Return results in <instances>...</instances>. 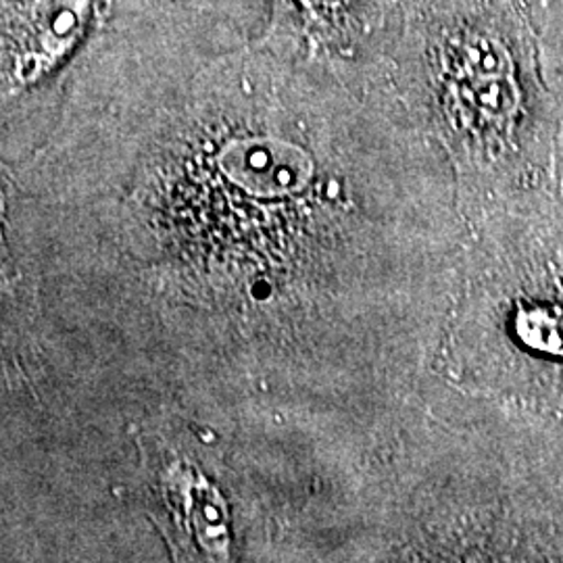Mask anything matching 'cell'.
<instances>
[{
  "label": "cell",
  "instance_id": "6da1fadb",
  "mask_svg": "<svg viewBox=\"0 0 563 563\" xmlns=\"http://www.w3.org/2000/svg\"><path fill=\"white\" fill-rule=\"evenodd\" d=\"M467 272L460 376L563 420V201L534 192L486 213Z\"/></svg>",
  "mask_w": 563,
  "mask_h": 563
},
{
  "label": "cell",
  "instance_id": "3957f363",
  "mask_svg": "<svg viewBox=\"0 0 563 563\" xmlns=\"http://www.w3.org/2000/svg\"><path fill=\"white\" fill-rule=\"evenodd\" d=\"M282 153H278V144L251 142L232 148L223 163L232 176L246 181L249 186L257 190L280 192L290 190L299 178H305L307 172V162L299 153H295V148H290L286 157H282Z\"/></svg>",
  "mask_w": 563,
  "mask_h": 563
},
{
  "label": "cell",
  "instance_id": "7a4b0ae2",
  "mask_svg": "<svg viewBox=\"0 0 563 563\" xmlns=\"http://www.w3.org/2000/svg\"><path fill=\"white\" fill-rule=\"evenodd\" d=\"M90 0H27L13 21L15 74L21 81L44 76L78 42Z\"/></svg>",
  "mask_w": 563,
  "mask_h": 563
}]
</instances>
